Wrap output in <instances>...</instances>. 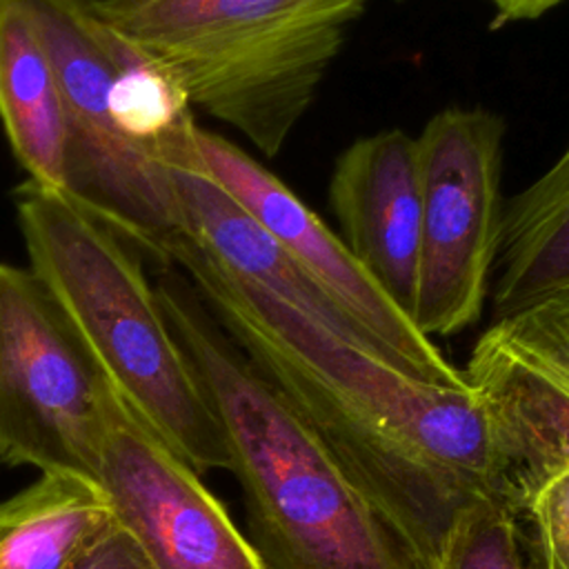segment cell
Segmentation results:
<instances>
[{"label": "cell", "mask_w": 569, "mask_h": 569, "mask_svg": "<svg viewBox=\"0 0 569 569\" xmlns=\"http://www.w3.org/2000/svg\"><path fill=\"white\" fill-rule=\"evenodd\" d=\"M29 269L76 325L118 393L202 476L231 467L220 420L160 307L142 253L64 193H16Z\"/></svg>", "instance_id": "obj_4"}, {"label": "cell", "mask_w": 569, "mask_h": 569, "mask_svg": "<svg viewBox=\"0 0 569 569\" xmlns=\"http://www.w3.org/2000/svg\"><path fill=\"white\" fill-rule=\"evenodd\" d=\"M224 431L251 545L267 569H416L347 471L213 318L187 276L153 280Z\"/></svg>", "instance_id": "obj_2"}, {"label": "cell", "mask_w": 569, "mask_h": 569, "mask_svg": "<svg viewBox=\"0 0 569 569\" xmlns=\"http://www.w3.org/2000/svg\"><path fill=\"white\" fill-rule=\"evenodd\" d=\"M438 569H527L518 518L493 493L473 500L453 522Z\"/></svg>", "instance_id": "obj_16"}, {"label": "cell", "mask_w": 569, "mask_h": 569, "mask_svg": "<svg viewBox=\"0 0 569 569\" xmlns=\"http://www.w3.org/2000/svg\"><path fill=\"white\" fill-rule=\"evenodd\" d=\"M505 120L482 107H447L416 136L420 253L413 325L433 340L476 325L500 244Z\"/></svg>", "instance_id": "obj_7"}, {"label": "cell", "mask_w": 569, "mask_h": 569, "mask_svg": "<svg viewBox=\"0 0 569 569\" xmlns=\"http://www.w3.org/2000/svg\"><path fill=\"white\" fill-rule=\"evenodd\" d=\"M0 122L29 180L64 193L67 111L49 53L20 0L0 9Z\"/></svg>", "instance_id": "obj_13"}, {"label": "cell", "mask_w": 569, "mask_h": 569, "mask_svg": "<svg viewBox=\"0 0 569 569\" xmlns=\"http://www.w3.org/2000/svg\"><path fill=\"white\" fill-rule=\"evenodd\" d=\"M369 0H93L198 107L273 158Z\"/></svg>", "instance_id": "obj_5"}, {"label": "cell", "mask_w": 569, "mask_h": 569, "mask_svg": "<svg viewBox=\"0 0 569 569\" xmlns=\"http://www.w3.org/2000/svg\"><path fill=\"white\" fill-rule=\"evenodd\" d=\"M2 465H4V462H2V460H0V467H2Z\"/></svg>", "instance_id": "obj_21"}, {"label": "cell", "mask_w": 569, "mask_h": 569, "mask_svg": "<svg viewBox=\"0 0 569 569\" xmlns=\"http://www.w3.org/2000/svg\"><path fill=\"white\" fill-rule=\"evenodd\" d=\"M113 520L98 482L40 473L0 500V569H64Z\"/></svg>", "instance_id": "obj_15"}, {"label": "cell", "mask_w": 569, "mask_h": 569, "mask_svg": "<svg viewBox=\"0 0 569 569\" xmlns=\"http://www.w3.org/2000/svg\"><path fill=\"white\" fill-rule=\"evenodd\" d=\"M64 569H156L136 538L113 520Z\"/></svg>", "instance_id": "obj_18"}, {"label": "cell", "mask_w": 569, "mask_h": 569, "mask_svg": "<svg viewBox=\"0 0 569 569\" xmlns=\"http://www.w3.org/2000/svg\"><path fill=\"white\" fill-rule=\"evenodd\" d=\"M491 284V318L569 287V140L505 202Z\"/></svg>", "instance_id": "obj_14"}, {"label": "cell", "mask_w": 569, "mask_h": 569, "mask_svg": "<svg viewBox=\"0 0 569 569\" xmlns=\"http://www.w3.org/2000/svg\"><path fill=\"white\" fill-rule=\"evenodd\" d=\"M193 149L198 164L276 238L371 351L422 382L449 389L469 387L462 369L445 358L353 258L342 238L276 173L200 124L193 129Z\"/></svg>", "instance_id": "obj_9"}, {"label": "cell", "mask_w": 569, "mask_h": 569, "mask_svg": "<svg viewBox=\"0 0 569 569\" xmlns=\"http://www.w3.org/2000/svg\"><path fill=\"white\" fill-rule=\"evenodd\" d=\"M327 198L347 249L409 316L422 207L416 136L385 129L353 140L333 164Z\"/></svg>", "instance_id": "obj_11"}, {"label": "cell", "mask_w": 569, "mask_h": 569, "mask_svg": "<svg viewBox=\"0 0 569 569\" xmlns=\"http://www.w3.org/2000/svg\"><path fill=\"white\" fill-rule=\"evenodd\" d=\"M171 184L182 238L211 264L316 313L362 342L338 307L287 256L276 238L198 164L196 149L182 164L171 167Z\"/></svg>", "instance_id": "obj_12"}, {"label": "cell", "mask_w": 569, "mask_h": 569, "mask_svg": "<svg viewBox=\"0 0 569 569\" xmlns=\"http://www.w3.org/2000/svg\"><path fill=\"white\" fill-rule=\"evenodd\" d=\"M4 2H7V0H0V9H2V4H4Z\"/></svg>", "instance_id": "obj_20"}, {"label": "cell", "mask_w": 569, "mask_h": 569, "mask_svg": "<svg viewBox=\"0 0 569 569\" xmlns=\"http://www.w3.org/2000/svg\"><path fill=\"white\" fill-rule=\"evenodd\" d=\"M171 267L338 460L413 567L438 569L458 516L493 493L471 389L407 376L316 313L224 273L187 238Z\"/></svg>", "instance_id": "obj_1"}, {"label": "cell", "mask_w": 569, "mask_h": 569, "mask_svg": "<svg viewBox=\"0 0 569 569\" xmlns=\"http://www.w3.org/2000/svg\"><path fill=\"white\" fill-rule=\"evenodd\" d=\"M53 64L69 124L64 196L171 267L182 238L171 167L196 118L178 84L93 0H20Z\"/></svg>", "instance_id": "obj_3"}, {"label": "cell", "mask_w": 569, "mask_h": 569, "mask_svg": "<svg viewBox=\"0 0 569 569\" xmlns=\"http://www.w3.org/2000/svg\"><path fill=\"white\" fill-rule=\"evenodd\" d=\"M518 522L527 525L533 569H569V471L547 480Z\"/></svg>", "instance_id": "obj_17"}, {"label": "cell", "mask_w": 569, "mask_h": 569, "mask_svg": "<svg viewBox=\"0 0 569 569\" xmlns=\"http://www.w3.org/2000/svg\"><path fill=\"white\" fill-rule=\"evenodd\" d=\"M493 9V24L536 20L567 0H485Z\"/></svg>", "instance_id": "obj_19"}, {"label": "cell", "mask_w": 569, "mask_h": 569, "mask_svg": "<svg viewBox=\"0 0 569 569\" xmlns=\"http://www.w3.org/2000/svg\"><path fill=\"white\" fill-rule=\"evenodd\" d=\"M109 391L47 284L0 262V460L96 482Z\"/></svg>", "instance_id": "obj_6"}, {"label": "cell", "mask_w": 569, "mask_h": 569, "mask_svg": "<svg viewBox=\"0 0 569 569\" xmlns=\"http://www.w3.org/2000/svg\"><path fill=\"white\" fill-rule=\"evenodd\" d=\"M462 373L485 416L493 493L518 518L569 471V287L493 316Z\"/></svg>", "instance_id": "obj_8"}, {"label": "cell", "mask_w": 569, "mask_h": 569, "mask_svg": "<svg viewBox=\"0 0 569 569\" xmlns=\"http://www.w3.org/2000/svg\"><path fill=\"white\" fill-rule=\"evenodd\" d=\"M96 482L156 569H267L200 473L113 385Z\"/></svg>", "instance_id": "obj_10"}]
</instances>
